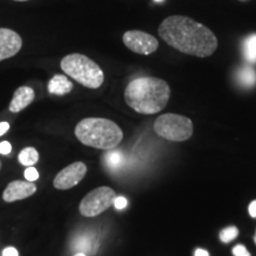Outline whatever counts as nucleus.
<instances>
[{
	"mask_svg": "<svg viewBox=\"0 0 256 256\" xmlns=\"http://www.w3.org/2000/svg\"><path fill=\"white\" fill-rule=\"evenodd\" d=\"M154 2H164V0H154Z\"/></svg>",
	"mask_w": 256,
	"mask_h": 256,
	"instance_id": "obj_28",
	"label": "nucleus"
},
{
	"mask_svg": "<svg viewBox=\"0 0 256 256\" xmlns=\"http://www.w3.org/2000/svg\"><path fill=\"white\" fill-rule=\"evenodd\" d=\"M194 256H209V252H208L206 249L198 248L196 249V252H194Z\"/></svg>",
	"mask_w": 256,
	"mask_h": 256,
	"instance_id": "obj_25",
	"label": "nucleus"
},
{
	"mask_svg": "<svg viewBox=\"0 0 256 256\" xmlns=\"http://www.w3.org/2000/svg\"><path fill=\"white\" fill-rule=\"evenodd\" d=\"M232 254L234 256H252L250 252L247 250V248L242 244L235 246L232 249Z\"/></svg>",
	"mask_w": 256,
	"mask_h": 256,
	"instance_id": "obj_19",
	"label": "nucleus"
},
{
	"mask_svg": "<svg viewBox=\"0 0 256 256\" xmlns=\"http://www.w3.org/2000/svg\"><path fill=\"white\" fill-rule=\"evenodd\" d=\"M10 130V124L8 122H0V136H4V134Z\"/></svg>",
	"mask_w": 256,
	"mask_h": 256,
	"instance_id": "obj_24",
	"label": "nucleus"
},
{
	"mask_svg": "<svg viewBox=\"0 0 256 256\" xmlns=\"http://www.w3.org/2000/svg\"><path fill=\"white\" fill-rule=\"evenodd\" d=\"M115 192L108 186L95 188L86 194L80 203V212L84 217H95L114 204Z\"/></svg>",
	"mask_w": 256,
	"mask_h": 256,
	"instance_id": "obj_6",
	"label": "nucleus"
},
{
	"mask_svg": "<svg viewBox=\"0 0 256 256\" xmlns=\"http://www.w3.org/2000/svg\"><path fill=\"white\" fill-rule=\"evenodd\" d=\"M236 80L243 88H252L256 84V70L250 66H244L236 72Z\"/></svg>",
	"mask_w": 256,
	"mask_h": 256,
	"instance_id": "obj_13",
	"label": "nucleus"
},
{
	"mask_svg": "<svg viewBox=\"0 0 256 256\" xmlns=\"http://www.w3.org/2000/svg\"><path fill=\"white\" fill-rule=\"evenodd\" d=\"M48 90L54 95H66L72 90V83L64 75H55L49 81Z\"/></svg>",
	"mask_w": 256,
	"mask_h": 256,
	"instance_id": "obj_12",
	"label": "nucleus"
},
{
	"mask_svg": "<svg viewBox=\"0 0 256 256\" xmlns=\"http://www.w3.org/2000/svg\"><path fill=\"white\" fill-rule=\"evenodd\" d=\"M24 177L28 182H34L40 178V174H38V171L34 168V166H30V168H28L26 170H25Z\"/></svg>",
	"mask_w": 256,
	"mask_h": 256,
	"instance_id": "obj_18",
	"label": "nucleus"
},
{
	"mask_svg": "<svg viewBox=\"0 0 256 256\" xmlns=\"http://www.w3.org/2000/svg\"><path fill=\"white\" fill-rule=\"evenodd\" d=\"M158 31L168 46L191 56H211L218 46L211 30L185 16L168 17L160 24Z\"/></svg>",
	"mask_w": 256,
	"mask_h": 256,
	"instance_id": "obj_1",
	"label": "nucleus"
},
{
	"mask_svg": "<svg viewBox=\"0 0 256 256\" xmlns=\"http://www.w3.org/2000/svg\"><path fill=\"white\" fill-rule=\"evenodd\" d=\"M242 51L244 60L250 64H256V34H252L243 40Z\"/></svg>",
	"mask_w": 256,
	"mask_h": 256,
	"instance_id": "obj_14",
	"label": "nucleus"
},
{
	"mask_svg": "<svg viewBox=\"0 0 256 256\" xmlns=\"http://www.w3.org/2000/svg\"><path fill=\"white\" fill-rule=\"evenodd\" d=\"M2 162H0V170H2Z\"/></svg>",
	"mask_w": 256,
	"mask_h": 256,
	"instance_id": "obj_29",
	"label": "nucleus"
},
{
	"mask_svg": "<svg viewBox=\"0 0 256 256\" xmlns=\"http://www.w3.org/2000/svg\"><path fill=\"white\" fill-rule=\"evenodd\" d=\"M168 98V84L160 78H136L124 90L126 104L140 114L151 115L159 113L166 107Z\"/></svg>",
	"mask_w": 256,
	"mask_h": 256,
	"instance_id": "obj_2",
	"label": "nucleus"
},
{
	"mask_svg": "<svg viewBox=\"0 0 256 256\" xmlns=\"http://www.w3.org/2000/svg\"><path fill=\"white\" fill-rule=\"evenodd\" d=\"M74 256H87V255H86L84 252H76V254Z\"/></svg>",
	"mask_w": 256,
	"mask_h": 256,
	"instance_id": "obj_26",
	"label": "nucleus"
},
{
	"mask_svg": "<svg viewBox=\"0 0 256 256\" xmlns=\"http://www.w3.org/2000/svg\"><path fill=\"white\" fill-rule=\"evenodd\" d=\"M34 100V92L31 87L28 86H23V87H19L17 90L14 92L12 101L10 102L8 110L11 113H19L28 104H32V101Z\"/></svg>",
	"mask_w": 256,
	"mask_h": 256,
	"instance_id": "obj_11",
	"label": "nucleus"
},
{
	"mask_svg": "<svg viewBox=\"0 0 256 256\" xmlns=\"http://www.w3.org/2000/svg\"><path fill=\"white\" fill-rule=\"evenodd\" d=\"M12 151V146L8 142H0V154H8Z\"/></svg>",
	"mask_w": 256,
	"mask_h": 256,
	"instance_id": "obj_21",
	"label": "nucleus"
},
{
	"mask_svg": "<svg viewBox=\"0 0 256 256\" xmlns=\"http://www.w3.org/2000/svg\"><path fill=\"white\" fill-rule=\"evenodd\" d=\"M23 40L17 32L10 28H0V62L11 58L20 51Z\"/></svg>",
	"mask_w": 256,
	"mask_h": 256,
	"instance_id": "obj_9",
	"label": "nucleus"
},
{
	"mask_svg": "<svg viewBox=\"0 0 256 256\" xmlns=\"http://www.w3.org/2000/svg\"><path fill=\"white\" fill-rule=\"evenodd\" d=\"M14 2H28V0H14Z\"/></svg>",
	"mask_w": 256,
	"mask_h": 256,
	"instance_id": "obj_27",
	"label": "nucleus"
},
{
	"mask_svg": "<svg viewBox=\"0 0 256 256\" xmlns=\"http://www.w3.org/2000/svg\"><path fill=\"white\" fill-rule=\"evenodd\" d=\"M75 136L83 145L107 151L119 145L124 133L113 121L101 118H87L76 124Z\"/></svg>",
	"mask_w": 256,
	"mask_h": 256,
	"instance_id": "obj_3",
	"label": "nucleus"
},
{
	"mask_svg": "<svg viewBox=\"0 0 256 256\" xmlns=\"http://www.w3.org/2000/svg\"><path fill=\"white\" fill-rule=\"evenodd\" d=\"M124 43L128 49L140 55H151L158 49V40L152 34L142 31H127L124 34Z\"/></svg>",
	"mask_w": 256,
	"mask_h": 256,
	"instance_id": "obj_7",
	"label": "nucleus"
},
{
	"mask_svg": "<svg viewBox=\"0 0 256 256\" xmlns=\"http://www.w3.org/2000/svg\"><path fill=\"white\" fill-rule=\"evenodd\" d=\"M104 164L110 170H116L124 162V156L120 152H110L104 156Z\"/></svg>",
	"mask_w": 256,
	"mask_h": 256,
	"instance_id": "obj_16",
	"label": "nucleus"
},
{
	"mask_svg": "<svg viewBox=\"0 0 256 256\" xmlns=\"http://www.w3.org/2000/svg\"><path fill=\"white\" fill-rule=\"evenodd\" d=\"M18 160L23 166L30 168L37 164L40 160V153L34 147H26V148L22 150V152L18 154Z\"/></svg>",
	"mask_w": 256,
	"mask_h": 256,
	"instance_id": "obj_15",
	"label": "nucleus"
},
{
	"mask_svg": "<svg viewBox=\"0 0 256 256\" xmlns=\"http://www.w3.org/2000/svg\"><path fill=\"white\" fill-rule=\"evenodd\" d=\"M254 240H255V243H256V234H255V238H254Z\"/></svg>",
	"mask_w": 256,
	"mask_h": 256,
	"instance_id": "obj_30",
	"label": "nucleus"
},
{
	"mask_svg": "<svg viewBox=\"0 0 256 256\" xmlns=\"http://www.w3.org/2000/svg\"><path fill=\"white\" fill-rule=\"evenodd\" d=\"M127 204H128V202L124 197H115L113 206L116 208L118 210H122L127 206Z\"/></svg>",
	"mask_w": 256,
	"mask_h": 256,
	"instance_id": "obj_20",
	"label": "nucleus"
},
{
	"mask_svg": "<svg viewBox=\"0 0 256 256\" xmlns=\"http://www.w3.org/2000/svg\"><path fill=\"white\" fill-rule=\"evenodd\" d=\"M2 256H19V252L14 247H8L2 250Z\"/></svg>",
	"mask_w": 256,
	"mask_h": 256,
	"instance_id": "obj_22",
	"label": "nucleus"
},
{
	"mask_svg": "<svg viewBox=\"0 0 256 256\" xmlns=\"http://www.w3.org/2000/svg\"><path fill=\"white\" fill-rule=\"evenodd\" d=\"M238 236V229L236 226H228V228L223 229L220 232V241L224 243H229L235 240Z\"/></svg>",
	"mask_w": 256,
	"mask_h": 256,
	"instance_id": "obj_17",
	"label": "nucleus"
},
{
	"mask_svg": "<svg viewBox=\"0 0 256 256\" xmlns=\"http://www.w3.org/2000/svg\"><path fill=\"white\" fill-rule=\"evenodd\" d=\"M248 211H249V215H250L252 218H256V200H252V203L249 204Z\"/></svg>",
	"mask_w": 256,
	"mask_h": 256,
	"instance_id": "obj_23",
	"label": "nucleus"
},
{
	"mask_svg": "<svg viewBox=\"0 0 256 256\" xmlns=\"http://www.w3.org/2000/svg\"><path fill=\"white\" fill-rule=\"evenodd\" d=\"M37 186L34 182L28 180H14L11 182L2 192V200L6 203H14L17 200H23L36 194Z\"/></svg>",
	"mask_w": 256,
	"mask_h": 256,
	"instance_id": "obj_10",
	"label": "nucleus"
},
{
	"mask_svg": "<svg viewBox=\"0 0 256 256\" xmlns=\"http://www.w3.org/2000/svg\"><path fill=\"white\" fill-rule=\"evenodd\" d=\"M154 132L170 142H185L191 138L194 124L183 115L164 114L156 120Z\"/></svg>",
	"mask_w": 256,
	"mask_h": 256,
	"instance_id": "obj_5",
	"label": "nucleus"
},
{
	"mask_svg": "<svg viewBox=\"0 0 256 256\" xmlns=\"http://www.w3.org/2000/svg\"><path fill=\"white\" fill-rule=\"evenodd\" d=\"M86 174H87V166L84 162H72L57 174L54 179V186L57 190H69L76 186L84 178Z\"/></svg>",
	"mask_w": 256,
	"mask_h": 256,
	"instance_id": "obj_8",
	"label": "nucleus"
},
{
	"mask_svg": "<svg viewBox=\"0 0 256 256\" xmlns=\"http://www.w3.org/2000/svg\"><path fill=\"white\" fill-rule=\"evenodd\" d=\"M60 68L66 75L84 87L96 89L104 83V75L100 66L81 54H72L60 60Z\"/></svg>",
	"mask_w": 256,
	"mask_h": 256,
	"instance_id": "obj_4",
	"label": "nucleus"
}]
</instances>
